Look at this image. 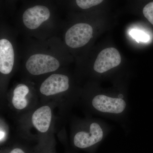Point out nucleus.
Segmentation results:
<instances>
[{
	"mask_svg": "<svg viewBox=\"0 0 153 153\" xmlns=\"http://www.w3.org/2000/svg\"><path fill=\"white\" fill-rule=\"evenodd\" d=\"M10 153H25L23 150L20 148H15L10 152Z\"/></svg>",
	"mask_w": 153,
	"mask_h": 153,
	"instance_id": "obj_14",
	"label": "nucleus"
},
{
	"mask_svg": "<svg viewBox=\"0 0 153 153\" xmlns=\"http://www.w3.org/2000/svg\"><path fill=\"white\" fill-rule=\"evenodd\" d=\"M52 112L49 105H43L38 108L33 113L32 123L33 126L41 133H46L51 125Z\"/></svg>",
	"mask_w": 153,
	"mask_h": 153,
	"instance_id": "obj_9",
	"label": "nucleus"
},
{
	"mask_svg": "<svg viewBox=\"0 0 153 153\" xmlns=\"http://www.w3.org/2000/svg\"><path fill=\"white\" fill-rule=\"evenodd\" d=\"M92 106L102 112L120 114L125 109L126 103L123 100L113 98L106 95H97L92 100Z\"/></svg>",
	"mask_w": 153,
	"mask_h": 153,
	"instance_id": "obj_7",
	"label": "nucleus"
},
{
	"mask_svg": "<svg viewBox=\"0 0 153 153\" xmlns=\"http://www.w3.org/2000/svg\"><path fill=\"white\" fill-rule=\"evenodd\" d=\"M129 35L137 42H147L150 39V37L146 33L140 30L133 29L129 32Z\"/></svg>",
	"mask_w": 153,
	"mask_h": 153,
	"instance_id": "obj_11",
	"label": "nucleus"
},
{
	"mask_svg": "<svg viewBox=\"0 0 153 153\" xmlns=\"http://www.w3.org/2000/svg\"><path fill=\"white\" fill-rule=\"evenodd\" d=\"M103 0H76V4L80 8L85 10L97 5Z\"/></svg>",
	"mask_w": 153,
	"mask_h": 153,
	"instance_id": "obj_12",
	"label": "nucleus"
},
{
	"mask_svg": "<svg viewBox=\"0 0 153 153\" xmlns=\"http://www.w3.org/2000/svg\"><path fill=\"white\" fill-rule=\"evenodd\" d=\"M15 63V52L13 47L7 39L0 40V72L7 75L12 71Z\"/></svg>",
	"mask_w": 153,
	"mask_h": 153,
	"instance_id": "obj_8",
	"label": "nucleus"
},
{
	"mask_svg": "<svg viewBox=\"0 0 153 153\" xmlns=\"http://www.w3.org/2000/svg\"><path fill=\"white\" fill-rule=\"evenodd\" d=\"M93 33V28L88 24H75L66 31L65 35V43L68 47L73 49L82 47L90 41Z\"/></svg>",
	"mask_w": 153,
	"mask_h": 153,
	"instance_id": "obj_2",
	"label": "nucleus"
},
{
	"mask_svg": "<svg viewBox=\"0 0 153 153\" xmlns=\"http://www.w3.org/2000/svg\"><path fill=\"white\" fill-rule=\"evenodd\" d=\"M69 86V79L67 75L53 74L42 82L39 91L42 95L46 97L52 96L67 91Z\"/></svg>",
	"mask_w": 153,
	"mask_h": 153,
	"instance_id": "obj_3",
	"label": "nucleus"
},
{
	"mask_svg": "<svg viewBox=\"0 0 153 153\" xmlns=\"http://www.w3.org/2000/svg\"><path fill=\"white\" fill-rule=\"evenodd\" d=\"M30 88L26 84H18L13 91L11 102L15 109L22 110L25 109L28 104V95Z\"/></svg>",
	"mask_w": 153,
	"mask_h": 153,
	"instance_id": "obj_10",
	"label": "nucleus"
},
{
	"mask_svg": "<svg viewBox=\"0 0 153 153\" xmlns=\"http://www.w3.org/2000/svg\"><path fill=\"white\" fill-rule=\"evenodd\" d=\"M103 136L101 127L97 123H93L90 125L89 131H80L75 134L74 144L76 147L85 149L100 142Z\"/></svg>",
	"mask_w": 153,
	"mask_h": 153,
	"instance_id": "obj_6",
	"label": "nucleus"
},
{
	"mask_svg": "<svg viewBox=\"0 0 153 153\" xmlns=\"http://www.w3.org/2000/svg\"><path fill=\"white\" fill-rule=\"evenodd\" d=\"M50 17V11L47 7L37 5L25 11L22 16V21L27 29L35 30L47 21Z\"/></svg>",
	"mask_w": 153,
	"mask_h": 153,
	"instance_id": "obj_5",
	"label": "nucleus"
},
{
	"mask_svg": "<svg viewBox=\"0 0 153 153\" xmlns=\"http://www.w3.org/2000/svg\"><path fill=\"white\" fill-rule=\"evenodd\" d=\"M121 62V57L117 49L113 47L106 48L100 52L94 65V71L103 73L117 67Z\"/></svg>",
	"mask_w": 153,
	"mask_h": 153,
	"instance_id": "obj_4",
	"label": "nucleus"
},
{
	"mask_svg": "<svg viewBox=\"0 0 153 153\" xmlns=\"http://www.w3.org/2000/svg\"><path fill=\"white\" fill-rule=\"evenodd\" d=\"M25 66L30 74L39 75L56 71L60 67V63L57 58L52 55L39 53L30 56Z\"/></svg>",
	"mask_w": 153,
	"mask_h": 153,
	"instance_id": "obj_1",
	"label": "nucleus"
},
{
	"mask_svg": "<svg viewBox=\"0 0 153 153\" xmlns=\"http://www.w3.org/2000/svg\"><path fill=\"white\" fill-rule=\"evenodd\" d=\"M143 12L144 16L153 25V2L146 5Z\"/></svg>",
	"mask_w": 153,
	"mask_h": 153,
	"instance_id": "obj_13",
	"label": "nucleus"
}]
</instances>
